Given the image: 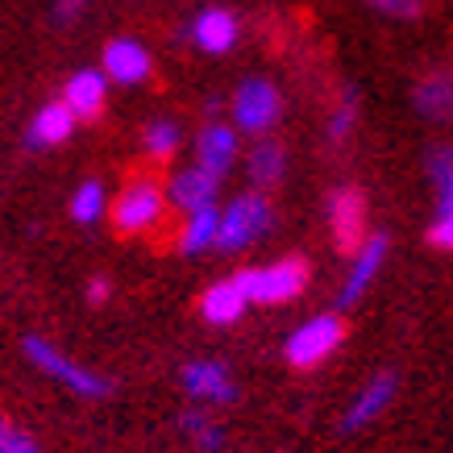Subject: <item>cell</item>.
Listing matches in <instances>:
<instances>
[{
  "instance_id": "cell-1",
  "label": "cell",
  "mask_w": 453,
  "mask_h": 453,
  "mask_svg": "<svg viewBox=\"0 0 453 453\" xmlns=\"http://www.w3.org/2000/svg\"><path fill=\"white\" fill-rule=\"evenodd\" d=\"M237 283L246 291L250 303H262V308H275V303H291L300 300L303 288H308V262L303 258H283V262H271V266H246L237 271Z\"/></svg>"
},
{
  "instance_id": "cell-2",
  "label": "cell",
  "mask_w": 453,
  "mask_h": 453,
  "mask_svg": "<svg viewBox=\"0 0 453 453\" xmlns=\"http://www.w3.org/2000/svg\"><path fill=\"white\" fill-rule=\"evenodd\" d=\"M166 212V196L154 179H134L117 200H112L109 217H112V229L117 237H138V234H150L154 225L163 220Z\"/></svg>"
},
{
  "instance_id": "cell-3",
  "label": "cell",
  "mask_w": 453,
  "mask_h": 453,
  "mask_svg": "<svg viewBox=\"0 0 453 453\" xmlns=\"http://www.w3.org/2000/svg\"><path fill=\"white\" fill-rule=\"evenodd\" d=\"M26 357L38 366L42 374L58 379L67 391H75V395H83V399H104L112 391L109 379H100L96 371H88V366H80V362H71L63 349H55V345L42 342V337H26Z\"/></svg>"
},
{
  "instance_id": "cell-4",
  "label": "cell",
  "mask_w": 453,
  "mask_h": 453,
  "mask_svg": "<svg viewBox=\"0 0 453 453\" xmlns=\"http://www.w3.org/2000/svg\"><path fill=\"white\" fill-rule=\"evenodd\" d=\"M345 342V320L342 316H316V320H303L300 329L288 337V366L296 371H316L320 362H329Z\"/></svg>"
},
{
  "instance_id": "cell-5",
  "label": "cell",
  "mask_w": 453,
  "mask_h": 453,
  "mask_svg": "<svg viewBox=\"0 0 453 453\" xmlns=\"http://www.w3.org/2000/svg\"><path fill=\"white\" fill-rule=\"evenodd\" d=\"M271 229V204L266 196H237L234 204L220 212V250H242L250 246L254 237H262Z\"/></svg>"
},
{
  "instance_id": "cell-6",
  "label": "cell",
  "mask_w": 453,
  "mask_h": 453,
  "mask_svg": "<svg viewBox=\"0 0 453 453\" xmlns=\"http://www.w3.org/2000/svg\"><path fill=\"white\" fill-rule=\"evenodd\" d=\"M329 229L342 254H357L366 246V200L357 188H337L329 196Z\"/></svg>"
},
{
  "instance_id": "cell-7",
  "label": "cell",
  "mask_w": 453,
  "mask_h": 453,
  "mask_svg": "<svg viewBox=\"0 0 453 453\" xmlns=\"http://www.w3.org/2000/svg\"><path fill=\"white\" fill-rule=\"evenodd\" d=\"M279 109H283V100H279L275 83L266 80H246L234 96V117L246 134H266L279 121Z\"/></svg>"
},
{
  "instance_id": "cell-8",
  "label": "cell",
  "mask_w": 453,
  "mask_h": 453,
  "mask_svg": "<svg viewBox=\"0 0 453 453\" xmlns=\"http://www.w3.org/2000/svg\"><path fill=\"white\" fill-rule=\"evenodd\" d=\"M188 38L204 50V55H229L242 38V26H237V17L229 9H200L192 17V29H188Z\"/></svg>"
},
{
  "instance_id": "cell-9",
  "label": "cell",
  "mask_w": 453,
  "mask_h": 453,
  "mask_svg": "<svg viewBox=\"0 0 453 453\" xmlns=\"http://www.w3.org/2000/svg\"><path fill=\"white\" fill-rule=\"evenodd\" d=\"M75 125H80V117H75L63 100H50V104H42V109L34 112V121H29V129H26V146L29 150L63 146V142L75 134Z\"/></svg>"
},
{
  "instance_id": "cell-10",
  "label": "cell",
  "mask_w": 453,
  "mask_h": 453,
  "mask_svg": "<svg viewBox=\"0 0 453 453\" xmlns=\"http://www.w3.org/2000/svg\"><path fill=\"white\" fill-rule=\"evenodd\" d=\"M150 55H146V46L134 38H112L109 46H104V75H109L112 83H146L150 80Z\"/></svg>"
},
{
  "instance_id": "cell-11",
  "label": "cell",
  "mask_w": 453,
  "mask_h": 453,
  "mask_svg": "<svg viewBox=\"0 0 453 453\" xmlns=\"http://www.w3.org/2000/svg\"><path fill=\"white\" fill-rule=\"evenodd\" d=\"M104 100H109V75L104 71H75L63 88V104H67L80 121H96L104 112Z\"/></svg>"
},
{
  "instance_id": "cell-12",
  "label": "cell",
  "mask_w": 453,
  "mask_h": 453,
  "mask_svg": "<svg viewBox=\"0 0 453 453\" xmlns=\"http://www.w3.org/2000/svg\"><path fill=\"white\" fill-rule=\"evenodd\" d=\"M179 379H183V391L200 399V403H229L237 395L234 379H229V371L220 362H188Z\"/></svg>"
},
{
  "instance_id": "cell-13",
  "label": "cell",
  "mask_w": 453,
  "mask_h": 453,
  "mask_svg": "<svg viewBox=\"0 0 453 453\" xmlns=\"http://www.w3.org/2000/svg\"><path fill=\"white\" fill-rule=\"evenodd\" d=\"M217 188H220V175L204 171V166L179 171V175L171 179V204L183 208L188 217H192V212H204V208H217Z\"/></svg>"
},
{
  "instance_id": "cell-14",
  "label": "cell",
  "mask_w": 453,
  "mask_h": 453,
  "mask_svg": "<svg viewBox=\"0 0 453 453\" xmlns=\"http://www.w3.org/2000/svg\"><path fill=\"white\" fill-rule=\"evenodd\" d=\"M391 399H395V374H374L371 383L357 391V399L345 408V433H354V428H366L371 420H379V416L391 408Z\"/></svg>"
},
{
  "instance_id": "cell-15",
  "label": "cell",
  "mask_w": 453,
  "mask_h": 453,
  "mask_svg": "<svg viewBox=\"0 0 453 453\" xmlns=\"http://www.w3.org/2000/svg\"><path fill=\"white\" fill-rule=\"evenodd\" d=\"M387 234H371L366 237V246L354 254V266H349V275H345V288H342V303H354L362 291L374 283V275L383 271V262H387Z\"/></svg>"
},
{
  "instance_id": "cell-16",
  "label": "cell",
  "mask_w": 453,
  "mask_h": 453,
  "mask_svg": "<svg viewBox=\"0 0 453 453\" xmlns=\"http://www.w3.org/2000/svg\"><path fill=\"white\" fill-rule=\"evenodd\" d=\"M246 308H250V300L237 279H220V283H212L200 296V316H204L208 325H237L246 316Z\"/></svg>"
},
{
  "instance_id": "cell-17",
  "label": "cell",
  "mask_w": 453,
  "mask_h": 453,
  "mask_svg": "<svg viewBox=\"0 0 453 453\" xmlns=\"http://www.w3.org/2000/svg\"><path fill=\"white\" fill-rule=\"evenodd\" d=\"M234 154H237V134L220 121L208 125L204 134H200V142H196V158H200L196 166H204L212 175H225L229 163H234Z\"/></svg>"
},
{
  "instance_id": "cell-18",
  "label": "cell",
  "mask_w": 453,
  "mask_h": 453,
  "mask_svg": "<svg viewBox=\"0 0 453 453\" xmlns=\"http://www.w3.org/2000/svg\"><path fill=\"white\" fill-rule=\"evenodd\" d=\"M416 109L433 117V121H449L453 117V75L449 71H428L416 83Z\"/></svg>"
},
{
  "instance_id": "cell-19",
  "label": "cell",
  "mask_w": 453,
  "mask_h": 453,
  "mask_svg": "<svg viewBox=\"0 0 453 453\" xmlns=\"http://www.w3.org/2000/svg\"><path fill=\"white\" fill-rule=\"evenodd\" d=\"M220 237V212L217 208H204V212H192L183 234H179V250L183 254H200V250H212Z\"/></svg>"
},
{
  "instance_id": "cell-20",
  "label": "cell",
  "mask_w": 453,
  "mask_h": 453,
  "mask_svg": "<svg viewBox=\"0 0 453 453\" xmlns=\"http://www.w3.org/2000/svg\"><path fill=\"white\" fill-rule=\"evenodd\" d=\"M246 171L258 188H275L279 179H283V150H279L275 142H258V146L250 150Z\"/></svg>"
},
{
  "instance_id": "cell-21",
  "label": "cell",
  "mask_w": 453,
  "mask_h": 453,
  "mask_svg": "<svg viewBox=\"0 0 453 453\" xmlns=\"http://www.w3.org/2000/svg\"><path fill=\"white\" fill-rule=\"evenodd\" d=\"M104 217V188H100L96 179H88L80 192L71 196V220H80V225H96Z\"/></svg>"
},
{
  "instance_id": "cell-22",
  "label": "cell",
  "mask_w": 453,
  "mask_h": 453,
  "mask_svg": "<svg viewBox=\"0 0 453 453\" xmlns=\"http://www.w3.org/2000/svg\"><path fill=\"white\" fill-rule=\"evenodd\" d=\"M428 175L437 183V212L453 204V146H437L428 158Z\"/></svg>"
},
{
  "instance_id": "cell-23",
  "label": "cell",
  "mask_w": 453,
  "mask_h": 453,
  "mask_svg": "<svg viewBox=\"0 0 453 453\" xmlns=\"http://www.w3.org/2000/svg\"><path fill=\"white\" fill-rule=\"evenodd\" d=\"M142 146H146L150 158H171L179 150V129L171 121H150L146 134H142Z\"/></svg>"
},
{
  "instance_id": "cell-24",
  "label": "cell",
  "mask_w": 453,
  "mask_h": 453,
  "mask_svg": "<svg viewBox=\"0 0 453 453\" xmlns=\"http://www.w3.org/2000/svg\"><path fill=\"white\" fill-rule=\"evenodd\" d=\"M183 428L196 437V445H200V453H217L220 445H225V433H220V425H212L204 412H188L183 416Z\"/></svg>"
},
{
  "instance_id": "cell-25",
  "label": "cell",
  "mask_w": 453,
  "mask_h": 453,
  "mask_svg": "<svg viewBox=\"0 0 453 453\" xmlns=\"http://www.w3.org/2000/svg\"><path fill=\"white\" fill-rule=\"evenodd\" d=\"M354 121H357V92H354V88H345V92H342V104H337V112H333L329 142H345V138H349Z\"/></svg>"
},
{
  "instance_id": "cell-26",
  "label": "cell",
  "mask_w": 453,
  "mask_h": 453,
  "mask_svg": "<svg viewBox=\"0 0 453 453\" xmlns=\"http://www.w3.org/2000/svg\"><path fill=\"white\" fill-rule=\"evenodd\" d=\"M366 4L387 17H399V21H416V17L425 13V0H366Z\"/></svg>"
},
{
  "instance_id": "cell-27",
  "label": "cell",
  "mask_w": 453,
  "mask_h": 453,
  "mask_svg": "<svg viewBox=\"0 0 453 453\" xmlns=\"http://www.w3.org/2000/svg\"><path fill=\"white\" fill-rule=\"evenodd\" d=\"M428 242H433L437 250H453V204L437 212L433 229H428Z\"/></svg>"
},
{
  "instance_id": "cell-28",
  "label": "cell",
  "mask_w": 453,
  "mask_h": 453,
  "mask_svg": "<svg viewBox=\"0 0 453 453\" xmlns=\"http://www.w3.org/2000/svg\"><path fill=\"white\" fill-rule=\"evenodd\" d=\"M83 9H88V0H55V9H50V17H55L58 26H71V21H80Z\"/></svg>"
},
{
  "instance_id": "cell-29",
  "label": "cell",
  "mask_w": 453,
  "mask_h": 453,
  "mask_svg": "<svg viewBox=\"0 0 453 453\" xmlns=\"http://www.w3.org/2000/svg\"><path fill=\"white\" fill-rule=\"evenodd\" d=\"M109 300V279H92V283H88V303H104Z\"/></svg>"
},
{
  "instance_id": "cell-30",
  "label": "cell",
  "mask_w": 453,
  "mask_h": 453,
  "mask_svg": "<svg viewBox=\"0 0 453 453\" xmlns=\"http://www.w3.org/2000/svg\"><path fill=\"white\" fill-rule=\"evenodd\" d=\"M9 453H42V449H38V441L29 437V433H21V428H17V437H13V445H9Z\"/></svg>"
},
{
  "instance_id": "cell-31",
  "label": "cell",
  "mask_w": 453,
  "mask_h": 453,
  "mask_svg": "<svg viewBox=\"0 0 453 453\" xmlns=\"http://www.w3.org/2000/svg\"><path fill=\"white\" fill-rule=\"evenodd\" d=\"M13 437H17L13 420H9V416H0V453H9V445H13Z\"/></svg>"
}]
</instances>
